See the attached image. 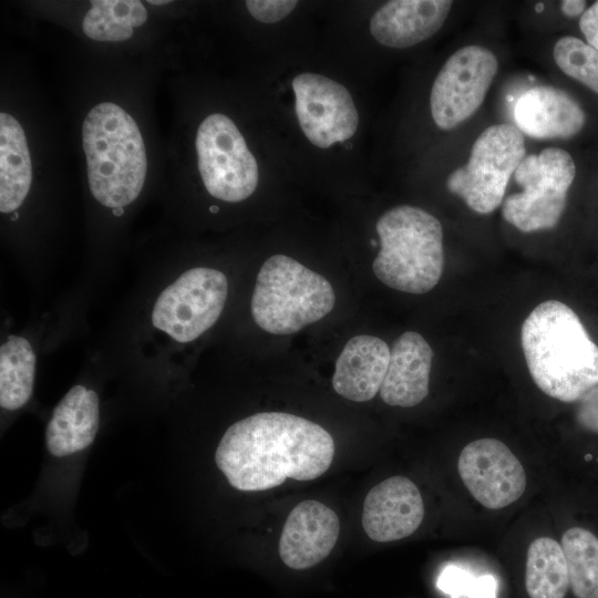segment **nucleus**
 Returning a JSON list of instances; mask_svg holds the SVG:
<instances>
[{
  "label": "nucleus",
  "instance_id": "nucleus-9",
  "mask_svg": "<svg viewBox=\"0 0 598 598\" xmlns=\"http://www.w3.org/2000/svg\"><path fill=\"white\" fill-rule=\"evenodd\" d=\"M228 293L226 276L197 267L185 271L158 296L153 326L178 342H190L218 320Z\"/></svg>",
  "mask_w": 598,
  "mask_h": 598
},
{
  "label": "nucleus",
  "instance_id": "nucleus-25",
  "mask_svg": "<svg viewBox=\"0 0 598 598\" xmlns=\"http://www.w3.org/2000/svg\"><path fill=\"white\" fill-rule=\"evenodd\" d=\"M554 61L569 78L598 94V50L575 37H563L554 45Z\"/></svg>",
  "mask_w": 598,
  "mask_h": 598
},
{
  "label": "nucleus",
  "instance_id": "nucleus-26",
  "mask_svg": "<svg viewBox=\"0 0 598 598\" xmlns=\"http://www.w3.org/2000/svg\"><path fill=\"white\" fill-rule=\"evenodd\" d=\"M437 587L452 598H496L497 581L492 575L474 576L468 570L448 565L441 573Z\"/></svg>",
  "mask_w": 598,
  "mask_h": 598
},
{
  "label": "nucleus",
  "instance_id": "nucleus-2",
  "mask_svg": "<svg viewBox=\"0 0 598 598\" xmlns=\"http://www.w3.org/2000/svg\"><path fill=\"white\" fill-rule=\"evenodd\" d=\"M520 340L534 382L550 398L575 402L598 385V346L567 305H538L523 322Z\"/></svg>",
  "mask_w": 598,
  "mask_h": 598
},
{
  "label": "nucleus",
  "instance_id": "nucleus-21",
  "mask_svg": "<svg viewBox=\"0 0 598 598\" xmlns=\"http://www.w3.org/2000/svg\"><path fill=\"white\" fill-rule=\"evenodd\" d=\"M525 586L530 598H564L569 587L567 563L555 539L539 537L528 550Z\"/></svg>",
  "mask_w": 598,
  "mask_h": 598
},
{
  "label": "nucleus",
  "instance_id": "nucleus-27",
  "mask_svg": "<svg viewBox=\"0 0 598 598\" xmlns=\"http://www.w3.org/2000/svg\"><path fill=\"white\" fill-rule=\"evenodd\" d=\"M297 6L291 0H248L246 7L249 13L265 23L278 22L286 18Z\"/></svg>",
  "mask_w": 598,
  "mask_h": 598
},
{
  "label": "nucleus",
  "instance_id": "nucleus-8",
  "mask_svg": "<svg viewBox=\"0 0 598 598\" xmlns=\"http://www.w3.org/2000/svg\"><path fill=\"white\" fill-rule=\"evenodd\" d=\"M198 169L207 192L221 200L248 198L258 184V165L244 136L226 115L207 116L197 130Z\"/></svg>",
  "mask_w": 598,
  "mask_h": 598
},
{
  "label": "nucleus",
  "instance_id": "nucleus-12",
  "mask_svg": "<svg viewBox=\"0 0 598 598\" xmlns=\"http://www.w3.org/2000/svg\"><path fill=\"white\" fill-rule=\"evenodd\" d=\"M460 476L483 506L499 509L525 492L526 474L519 460L501 441L480 439L468 443L457 462Z\"/></svg>",
  "mask_w": 598,
  "mask_h": 598
},
{
  "label": "nucleus",
  "instance_id": "nucleus-32",
  "mask_svg": "<svg viewBox=\"0 0 598 598\" xmlns=\"http://www.w3.org/2000/svg\"><path fill=\"white\" fill-rule=\"evenodd\" d=\"M115 215H120L123 213L122 208L113 209Z\"/></svg>",
  "mask_w": 598,
  "mask_h": 598
},
{
  "label": "nucleus",
  "instance_id": "nucleus-28",
  "mask_svg": "<svg viewBox=\"0 0 598 598\" xmlns=\"http://www.w3.org/2000/svg\"><path fill=\"white\" fill-rule=\"evenodd\" d=\"M576 420L585 430L598 434V385L588 390L578 400Z\"/></svg>",
  "mask_w": 598,
  "mask_h": 598
},
{
  "label": "nucleus",
  "instance_id": "nucleus-7",
  "mask_svg": "<svg viewBox=\"0 0 598 598\" xmlns=\"http://www.w3.org/2000/svg\"><path fill=\"white\" fill-rule=\"evenodd\" d=\"M526 156L517 126L495 124L475 140L467 163L454 169L446 187L478 214H489L503 202L511 176Z\"/></svg>",
  "mask_w": 598,
  "mask_h": 598
},
{
  "label": "nucleus",
  "instance_id": "nucleus-23",
  "mask_svg": "<svg viewBox=\"0 0 598 598\" xmlns=\"http://www.w3.org/2000/svg\"><path fill=\"white\" fill-rule=\"evenodd\" d=\"M147 20L144 4L137 0H96L91 2L82 28L86 37L96 41H124L133 35V28Z\"/></svg>",
  "mask_w": 598,
  "mask_h": 598
},
{
  "label": "nucleus",
  "instance_id": "nucleus-29",
  "mask_svg": "<svg viewBox=\"0 0 598 598\" xmlns=\"http://www.w3.org/2000/svg\"><path fill=\"white\" fill-rule=\"evenodd\" d=\"M579 28L587 43L598 50V1L584 11L579 20Z\"/></svg>",
  "mask_w": 598,
  "mask_h": 598
},
{
  "label": "nucleus",
  "instance_id": "nucleus-19",
  "mask_svg": "<svg viewBox=\"0 0 598 598\" xmlns=\"http://www.w3.org/2000/svg\"><path fill=\"white\" fill-rule=\"evenodd\" d=\"M99 422L96 392L83 385L73 386L54 408L47 425L48 451L63 457L86 448L95 439Z\"/></svg>",
  "mask_w": 598,
  "mask_h": 598
},
{
  "label": "nucleus",
  "instance_id": "nucleus-3",
  "mask_svg": "<svg viewBox=\"0 0 598 598\" xmlns=\"http://www.w3.org/2000/svg\"><path fill=\"white\" fill-rule=\"evenodd\" d=\"M82 138L94 198L113 209L135 200L144 185L147 161L133 117L115 103H100L86 115Z\"/></svg>",
  "mask_w": 598,
  "mask_h": 598
},
{
  "label": "nucleus",
  "instance_id": "nucleus-13",
  "mask_svg": "<svg viewBox=\"0 0 598 598\" xmlns=\"http://www.w3.org/2000/svg\"><path fill=\"white\" fill-rule=\"evenodd\" d=\"M424 517V504L416 485L404 476L389 477L365 496L362 527L374 542L388 543L412 535Z\"/></svg>",
  "mask_w": 598,
  "mask_h": 598
},
{
  "label": "nucleus",
  "instance_id": "nucleus-16",
  "mask_svg": "<svg viewBox=\"0 0 598 598\" xmlns=\"http://www.w3.org/2000/svg\"><path fill=\"white\" fill-rule=\"evenodd\" d=\"M433 351L415 331L402 333L390 349L388 370L380 389L389 405L410 408L429 394Z\"/></svg>",
  "mask_w": 598,
  "mask_h": 598
},
{
  "label": "nucleus",
  "instance_id": "nucleus-17",
  "mask_svg": "<svg viewBox=\"0 0 598 598\" xmlns=\"http://www.w3.org/2000/svg\"><path fill=\"white\" fill-rule=\"evenodd\" d=\"M520 132L535 138H568L585 125L580 105L566 92L549 85L524 92L514 107Z\"/></svg>",
  "mask_w": 598,
  "mask_h": 598
},
{
  "label": "nucleus",
  "instance_id": "nucleus-5",
  "mask_svg": "<svg viewBox=\"0 0 598 598\" xmlns=\"http://www.w3.org/2000/svg\"><path fill=\"white\" fill-rule=\"evenodd\" d=\"M331 283L286 255L261 266L251 298L256 324L272 334H291L327 316L334 306Z\"/></svg>",
  "mask_w": 598,
  "mask_h": 598
},
{
  "label": "nucleus",
  "instance_id": "nucleus-33",
  "mask_svg": "<svg viewBox=\"0 0 598 598\" xmlns=\"http://www.w3.org/2000/svg\"><path fill=\"white\" fill-rule=\"evenodd\" d=\"M543 8H544L543 4L539 3V4L536 6V11H542Z\"/></svg>",
  "mask_w": 598,
  "mask_h": 598
},
{
  "label": "nucleus",
  "instance_id": "nucleus-11",
  "mask_svg": "<svg viewBox=\"0 0 598 598\" xmlns=\"http://www.w3.org/2000/svg\"><path fill=\"white\" fill-rule=\"evenodd\" d=\"M291 85L299 125L313 145L328 148L353 136L359 115L342 84L321 74L300 73Z\"/></svg>",
  "mask_w": 598,
  "mask_h": 598
},
{
  "label": "nucleus",
  "instance_id": "nucleus-1",
  "mask_svg": "<svg viewBox=\"0 0 598 598\" xmlns=\"http://www.w3.org/2000/svg\"><path fill=\"white\" fill-rule=\"evenodd\" d=\"M332 436L319 424L283 412H261L230 425L215 453L229 484L244 492L311 481L330 467Z\"/></svg>",
  "mask_w": 598,
  "mask_h": 598
},
{
  "label": "nucleus",
  "instance_id": "nucleus-10",
  "mask_svg": "<svg viewBox=\"0 0 598 598\" xmlns=\"http://www.w3.org/2000/svg\"><path fill=\"white\" fill-rule=\"evenodd\" d=\"M497 69L496 56L486 48L456 50L432 85L430 106L436 126L452 130L471 117L484 102Z\"/></svg>",
  "mask_w": 598,
  "mask_h": 598
},
{
  "label": "nucleus",
  "instance_id": "nucleus-30",
  "mask_svg": "<svg viewBox=\"0 0 598 598\" xmlns=\"http://www.w3.org/2000/svg\"><path fill=\"white\" fill-rule=\"evenodd\" d=\"M586 7V2L582 0H565L561 2V11L568 17H576L582 14Z\"/></svg>",
  "mask_w": 598,
  "mask_h": 598
},
{
  "label": "nucleus",
  "instance_id": "nucleus-34",
  "mask_svg": "<svg viewBox=\"0 0 598 598\" xmlns=\"http://www.w3.org/2000/svg\"><path fill=\"white\" fill-rule=\"evenodd\" d=\"M213 213L217 212V207L216 206H212V209H210Z\"/></svg>",
  "mask_w": 598,
  "mask_h": 598
},
{
  "label": "nucleus",
  "instance_id": "nucleus-31",
  "mask_svg": "<svg viewBox=\"0 0 598 598\" xmlns=\"http://www.w3.org/2000/svg\"><path fill=\"white\" fill-rule=\"evenodd\" d=\"M167 2H168V1H164V0H161V1L150 0V1H148V3L157 4V6L165 4V3H167Z\"/></svg>",
  "mask_w": 598,
  "mask_h": 598
},
{
  "label": "nucleus",
  "instance_id": "nucleus-6",
  "mask_svg": "<svg viewBox=\"0 0 598 598\" xmlns=\"http://www.w3.org/2000/svg\"><path fill=\"white\" fill-rule=\"evenodd\" d=\"M523 188L505 198L502 215L518 230L533 233L554 228L566 207L576 166L568 152L547 147L523 158L515 173Z\"/></svg>",
  "mask_w": 598,
  "mask_h": 598
},
{
  "label": "nucleus",
  "instance_id": "nucleus-20",
  "mask_svg": "<svg viewBox=\"0 0 598 598\" xmlns=\"http://www.w3.org/2000/svg\"><path fill=\"white\" fill-rule=\"evenodd\" d=\"M32 179L30 152L19 122L0 114V210H16L27 197Z\"/></svg>",
  "mask_w": 598,
  "mask_h": 598
},
{
  "label": "nucleus",
  "instance_id": "nucleus-18",
  "mask_svg": "<svg viewBox=\"0 0 598 598\" xmlns=\"http://www.w3.org/2000/svg\"><path fill=\"white\" fill-rule=\"evenodd\" d=\"M390 360L382 339L359 334L351 338L336 361L332 386L348 400L365 402L380 392Z\"/></svg>",
  "mask_w": 598,
  "mask_h": 598
},
{
  "label": "nucleus",
  "instance_id": "nucleus-14",
  "mask_svg": "<svg viewBox=\"0 0 598 598\" xmlns=\"http://www.w3.org/2000/svg\"><path fill=\"white\" fill-rule=\"evenodd\" d=\"M339 532V518L330 507L315 499L300 502L282 527L279 556L289 568L312 567L331 553Z\"/></svg>",
  "mask_w": 598,
  "mask_h": 598
},
{
  "label": "nucleus",
  "instance_id": "nucleus-15",
  "mask_svg": "<svg viewBox=\"0 0 598 598\" xmlns=\"http://www.w3.org/2000/svg\"><path fill=\"white\" fill-rule=\"evenodd\" d=\"M452 4L448 0L389 1L372 16L370 32L382 45L396 49L413 47L442 28Z\"/></svg>",
  "mask_w": 598,
  "mask_h": 598
},
{
  "label": "nucleus",
  "instance_id": "nucleus-24",
  "mask_svg": "<svg viewBox=\"0 0 598 598\" xmlns=\"http://www.w3.org/2000/svg\"><path fill=\"white\" fill-rule=\"evenodd\" d=\"M569 586L577 598H598V538L588 529L573 527L561 537Z\"/></svg>",
  "mask_w": 598,
  "mask_h": 598
},
{
  "label": "nucleus",
  "instance_id": "nucleus-4",
  "mask_svg": "<svg viewBox=\"0 0 598 598\" xmlns=\"http://www.w3.org/2000/svg\"><path fill=\"white\" fill-rule=\"evenodd\" d=\"M380 250L372 269L388 287L414 295L433 289L443 272L441 223L422 208L400 205L377 221Z\"/></svg>",
  "mask_w": 598,
  "mask_h": 598
},
{
  "label": "nucleus",
  "instance_id": "nucleus-22",
  "mask_svg": "<svg viewBox=\"0 0 598 598\" xmlns=\"http://www.w3.org/2000/svg\"><path fill=\"white\" fill-rule=\"evenodd\" d=\"M35 372V354L30 342L9 336L0 348V404L18 410L31 398Z\"/></svg>",
  "mask_w": 598,
  "mask_h": 598
}]
</instances>
